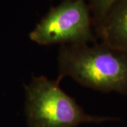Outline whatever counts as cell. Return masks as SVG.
I'll return each mask as SVG.
<instances>
[{"label": "cell", "instance_id": "cell-1", "mask_svg": "<svg viewBox=\"0 0 127 127\" xmlns=\"http://www.w3.org/2000/svg\"><path fill=\"white\" fill-rule=\"evenodd\" d=\"M57 79L70 77L83 86L127 96V51L104 42L61 45Z\"/></svg>", "mask_w": 127, "mask_h": 127}, {"label": "cell", "instance_id": "cell-2", "mask_svg": "<svg viewBox=\"0 0 127 127\" xmlns=\"http://www.w3.org/2000/svg\"><path fill=\"white\" fill-rule=\"evenodd\" d=\"M59 79L32 76L25 86V115L29 127H77L119 119L86 113L74 98L60 87Z\"/></svg>", "mask_w": 127, "mask_h": 127}, {"label": "cell", "instance_id": "cell-3", "mask_svg": "<svg viewBox=\"0 0 127 127\" xmlns=\"http://www.w3.org/2000/svg\"><path fill=\"white\" fill-rule=\"evenodd\" d=\"M86 0H64L51 8L29 34L40 45H90L97 42Z\"/></svg>", "mask_w": 127, "mask_h": 127}, {"label": "cell", "instance_id": "cell-4", "mask_svg": "<svg viewBox=\"0 0 127 127\" xmlns=\"http://www.w3.org/2000/svg\"><path fill=\"white\" fill-rule=\"evenodd\" d=\"M95 35L100 42L127 51V0H117L99 24Z\"/></svg>", "mask_w": 127, "mask_h": 127}, {"label": "cell", "instance_id": "cell-5", "mask_svg": "<svg viewBox=\"0 0 127 127\" xmlns=\"http://www.w3.org/2000/svg\"><path fill=\"white\" fill-rule=\"evenodd\" d=\"M117 0H88L93 25L96 26L104 18Z\"/></svg>", "mask_w": 127, "mask_h": 127}]
</instances>
